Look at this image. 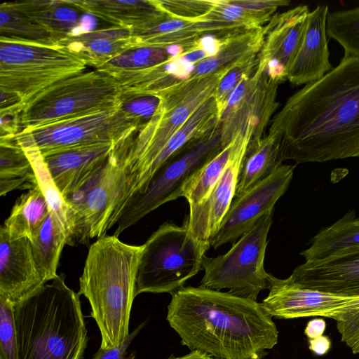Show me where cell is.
<instances>
[{
    "label": "cell",
    "instance_id": "6da1fadb",
    "mask_svg": "<svg viewBox=\"0 0 359 359\" xmlns=\"http://www.w3.org/2000/svg\"><path fill=\"white\" fill-rule=\"evenodd\" d=\"M267 135L278 144L282 163L359 158V57L344 55L336 67L291 95Z\"/></svg>",
    "mask_w": 359,
    "mask_h": 359
},
{
    "label": "cell",
    "instance_id": "7a4b0ae2",
    "mask_svg": "<svg viewBox=\"0 0 359 359\" xmlns=\"http://www.w3.org/2000/svg\"><path fill=\"white\" fill-rule=\"evenodd\" d=\"M171 296L166 320L191 351L263 359L278 343L275 323L255 300L200 286H183Z\"/></svg>",
    "mask_w": 359,
    "mask_h": 359
},
{
    "label": "cell",
    "instance_id": "3957f363",
    "mask_svg": "<svg viewBox=\"0 0 359 359\" xmlns=\"http://www.w3.org/2000/svg\"><path fill=\"white\" fill-rule=\"evenodd\" d=\"M142 248L143 245H129L107 234L90 246L79 278V294L90 303V316L101 335V348L116 346L130 334Z\"/></svg>",
    "mask_w": 359,
    "mask_h": 359
},
{
    "label": "cell",
    "instance_id": "277c9868",
    "mask_svg": "<svg viewBox=\"0 0 359 359\" xmlns=\"http://www.w3.org/2000/svg\"><path fill=\"white\" fill-rule=\"evenodd\" d=\"M58 275L13 306L19 359H83L88 332L80 294Z\"/></svg>",
    "mask_w": 359,
    "mask_h": 359
},
{
    "label": "cell",
    "instance_id": "5b68a950",
    "mask_svg": "<svg viewBox=\"0 0 359 359\" xmlns=\"http://www.w3.org/2000/svg\"><path fill=\"white\" fill-rule=\"evenodd\" d=\"M231 69L190 77L157 95L160 104L154 116L127 142L124 182L114 217L133 195L145 189L154 161L165 144L198 107L213 97L220 80Z\"/></svg>",
    "mask_w": 359,
    "mask_h": 359
},
{
    "label": "cell",
    "instance_id": "8992f818",
    "mask_svg": "<svg viewBox=\"0 0 359 359\" xmlns=\"http://www.w3.org/2000/svg\"><path fill=\"white\" fill-rule=\"evenodd\" d=\"M210 245L191 230L188 216L182 226L165 222L143 244L137 278L136 296L144 292L172 293L203 269Z\"/></svg>",
    "mask_w": 359,
    "mask_h": 359
},
{
    "label": "cell",
    "instance_id": "52a82bcc",
    "mask_svg": "<svg viewBox=\"0 0 359 359\" xmlns=\"http://www.w3.org/2000/svg\"><path fill=\"white\" fill-rule=\"evenodd\" d=\"M116 81L99 70L83 72L50 86L31 98L20 114V131L118 107Z\"/></svg>",
    "mask_w": 359,
    "mask_h": 359
},
{
    "label": "cell",
    "instance_id": "ba28073f",
    "mask_svg": "<svg viewBox=\"0 0 359 359\" xmlns=\"http://www.w3.org/2000/svg\"><path fill=\"white\" fill-rule=\"evenodd\" d=\"M223 148L219 121L165 161L145 189L125 203L114 222V235L118 237L161 205L181 197L187 181Z\"/></svg>",
    "mask_w": 359,
    "mask_h": 359
},
{
    "label": "cell",
    "instance_id": "9c48e42d",
    "mask_svg": "<svg viewBox=\"0 0 359 359\" xmlns=\"http://www.w3.org/2000/svg\"><path fill=\"white\" fill-rule=\"evenodd\" d=\"M86 64L66 46L0 40V90L25 104L58 81L84 72Z\"/></svg>",
    "mask_w": 359,
    "mask_h": 359
},
{
    "label": "cell",
    "instance_id": "30bf717a",
    "mask_svg": "<svg viewBox=\"0 0 359 359\" xmlns=\"http://www.w3.org/2000/svg\"><path fill=\"white\" fill-rule=\"evenodd\" d=\"M272 217L273 210L262 215L226 253L216 257L205 255L199 286L217 291L229 289L236 296L257 301L259 292L269 286L270 274L264 261Z\"/></svg>",
    "mask_w": 359,
    "mask_h": 359
},
{
    "label": "cell",
    "instance_id": "8fae6325",
    "mask_svg": "<svg viewBox=\"0 0 359 359\" xmlns=\"http://www.w3.org/2000/svg\"><path fill=\"white\" fill-rule=\"evenodd\" d=\"M138 130L119 108L76 116L19 132L11 140L41 155L61 149L101 144L118 145Z\"/></svg>",
    "mask_w": 359,
    "mask_h": 359
},
{
    "label": "cell",
    "instance_id": "7c38bea8",
    "mask_svg": "<svg viewBox=\"0 0 359 359\" xmlns=\"http://www.w3.org/2000/svg\"><path fill=\"white\" fill-rule=\"evenodd\" d=\"M266 67L259 58L252 74L245 76L230 96L220 117L224 147L238 134L250 136V142L264 137L279 106L276 98L281 83L269 75Z\"/></svg>",
    "mask_w": 359,
    "mask_h": 359
},
{
    "label": "cell",
    "instance_id": "4fadbf2b",
    "mask_svg": "<svg viewBox=\"0 0 359 359\" xmlns=\"http://www.w3.org/2000/svg\"><path fill=\"white\" fill-rule=\"evenodd\" d=\"M295 165L282 164L272 174L240 196L233 198L219 229L210 241L217 249L226 243H235L273 207L287 190Z\"/></svg>",
    "mask_w": 359,
    "mask_h": 359
},
{
    "label": "cell",
    "instance_id": "5bb4252c",
    "mask_svg": "<svg viewBox=\"0 0 359 359\" xmlns=\"http://www.w3.org/2000/svg\"><path fill=\"white\" fill-rule=\"evenodd\" d=\"M126 151L125 141L116 146L108 157L100 177L75 217L74 245H87L90 239L106 235L123 189Z\"/></svg>",
    "mask_w": 359,
    "mask_h": 359
},
{
    "label": "cell",
    "instance_id": "9a60e30c",
    "mask_svg": "<svg viewBox=\"0 0 359 359\" xmlns=\"http://www.w3.org/2000/svg\"><path fill=\"white\" fill-rule=\"evenodd\" d=\"M269 282V294L261 304L269 316L278 319L321 316L334 320L359 299L306 288L271 274Z\"/></svg>",
    "mask_w": 359,
    "mask_h": 359
},
{
    "label": "cell",
    "instance_id": "2e32d148",
    "mask_svg": "<svg viewBox=\"0 0 359 359\" xmlns=\"http://www.w3.org/2000/svg\"><path fill=\"white\" fill-rule=\"evenodd\" d=\"M251 137L236 135L226 168L208 197L201 203L189 208V223L194 236L210 245L218 231L222 221L235 197L240 168Z\"/></svg>",
    "mask_w": 359,
    "mask_h": 359
},
{
    "label": "cell",
    "instance_id": "e0dca14e",
    "mask_svg": "<svg viewBox=\"0 0 359 359\" xmlns=\"http://www.w3.org/2000/svg\"><path fill=\"white\" fill-rule=\"evenodd\" d=\"M309 13L307 6H298L273 15L263 26L265 39L259 57L266 62L269 75L281 83L301 46Z\"/></svg>",
    "mask_w": 359,
    "mask_h": 359
},
{
    "label": "cell",
    "instance_id": "ac0fdd59",
    "mask_svg": "<svg viewBox=\"0 0 359 359\" xmlns=\"http://www.w3.org/2000/svg\"><path fill=\"white\" fill-rule=\"evenodd\" d=\"M288 278L304 287L346 297H359V246L305 262Z\"/></svg>",
    "mask_w": 359,
    "mask_h": 359
},
{
    "label": "cell",
    "instance_id": "d6986e66",
    "mask_svg": "<svg viewBox=\"0 0 359 359\" xmlns=\"http://www.w3.org/2000/svg\"><path fill=\"white\" fill-rule=\"evenodd\" d=\"M46 283L41 275L29 239L11 237L0 228V298L13 306Z\"/></svg>",
    "mask_w": 359,
    "mask_h": 359
},
{
    "label": "cell",
    "instance_id": "ffe728a7",
    "mask_svg": "<svg viewBox=\"0 0 359 359\" xmlns=\"http://www.w3.org/2000/svg\"><path fill=\"white\" fill-rule=\"evenodd\" d=\"M238 25L219 21H191L167 15L140 29L131 30L134 47H183L186 51L197 48L199 39L205 35L225 36L244 31Z\"/></svg>",
    "mask_w": 359,
    "mask_h": 359
},
{
    "label": "cell",
    "instance_id": "44dd1931",
    "mask_svg": "<svg viewBox=\"0 0 359 359\" xmlns=\"http://www.w3.org/2000/svg\"><path fill=\"white\" fill-rule=\"evenodd\" d=\"M116 146L101 143L40 154L53 182L64 197L102 167Z\"/></svg>",
    "mask_w": 359,
    "mask_h": 359
},
{
    "label": "cell",
    "instance_id": "7402d4cb",
    "mask_svg": "<svg viewBox=\"0 0 359 359\" xmlns=\"http://www.w3.org/2000/svg\"><path fill=\"white\" fill-rule=\"evenodd\" d=\"M328 13L327 5L318 6L310 11L303 41L287 73V79L292 84L316 81L332 69L326 33Z\"/></svg>",
    "mask_w": 359,
    "mask_h": 359
},
{
    "label": "cell",
    "instance_id": "603a6c76",
    "mask_svg": "<svg viewBox=\"0 0 359 359\" xmlns=\"http://www.w3.org/2000/svg\"><path fill=\"white\" fill-rule=\"evenodd\" d=\"M81 12L130 30L140 29L167 16L156 0H67Z\"/></svg>",
    "mask_w": 359,
    "mask_h": 359
},
{
    "label": "cell",
    "instance_id": "cb8c5ba5",
    "mask_svg": "<svg viewBox=\"0 0 359 359\" xmlns=\"http://www.w3.org/2000/svg\"><path fill=\"white\" fill-rule=\"evenodd\" d=\"M60 43L95 69L135 46L130 29L113 26L72 34Z\"/></svg>",
    "mask_w": 359,
    "mask_h": 359
},
{
    "label": "cell",
    "instance_id": "d4e9b609",
    "mask_svg": "<svg viewBox=\"0 0 359 359\" xmlns=\"http://www.w3.org/2000/svg\"><path fill=\"white\" fill-rule=\"evenodd\" d=\"M194 65H184L180 55L143 70L113 77L123 95H158L170 86L190 77Z\"/></svg>",
    "mask_w": 359,
    "mask_h": 359
},
{
    "label": "cell",
    "instance_id": "484cf974",
    "mask_svg": "<svg viewBox=\"0 0 359 359\" xmlns=\"http://www.w3.org/2000/svg\"><path fill=\"white\" fill-rule=\"evenodd\" d=\"M264 39L263 27L238 32L222 37L217 53L195 64L190 77L207 76L230 69L243 60L259 55Z\"/></svg>",
    "mask_w": 359,
    "mask_h": 359
},
{
    "label": "cell",
    "instance_id": "4316f807",
    "mask_svg": "<svg viewBox=\"0 0 359 359\" xmlns=\"http://www.w3.org/2000/svg\"><path fill=\"white\" fill-rule=\"evenodd\" d=\"M300 252L305 262L323 259L341 250L359 246V217L349 210L332 224L322 228Z\"/></svg>",
    "mask_w": 359,
    "mask_h": 359
},
{
    "label": "cell",
    "instance_id": "83f0119b",
    "mask_svg": "<svg viewBox=\"0 0 359 359\" xmlns=\"http://www.w3.org/2000/svg\"><path fill=\"white\" fill-rule=\"evenodd\" d=\"M11 4L48 30L59 43L73 34L81 23L82 12L67 0H32Z\"/></svg>",
    "mask_w": 359,
    "mask_h": 359
},
{
    "label": "cell",
    "instance_id": "f1b7e54d",
    "mask_svg": "<svg viewBox=\"0 0 359 359\" xmlns=\"http://www.w3.org/2000/svg\"><path fill=\"white\" fill-rule=\"evenodd\" d=\"M36 266L46 283L58 275L57 269L65 245L67 232L57 217L50 211L29 240Z\"/></svg>",
    "mask_w": 359,
    "mask_h": 359
},
{
    "label": "cell",
    "instance_id": "f546056e",
    "mask_svg": "<svg viewBox=\"0 0 359 359\" xmlns=\"http://www.w3.org/2000/svg\"><path fill=\"white\" fill-rule=\"evenodd\" d=\"M282 164L278 145L271 137L267 135L250 142L240 168L235 197L266 179Z\"/></svg>",
    "mask_w": 359,
    "mask_h": 359
},
{
    "label": "cell",
    "instance_id": "4dcf8cb0",
    "mask_svg": "<svg viewBox=\"0 0 359 359\" xmlns=\"http://www.w3.org/2000/svg\"><path fill=\"white\" fill-rule=\"evenodd\" d=\"M49 212L46 198L37 185L18 198L2 226L11 237L30 240Z\"/></svg>",
    "mask_w": 359,
    "mask_h": 359
},
{
    "label": "cell",
    "instance_id": "1f68e13d",
    "mask_svg": "<svg viewBox=\"0 0 359 359\" xmlns=\"http://www.w3.org/2000/svg\"><path fill=\"white\" fill-rule=\"evenodd\" d=\"M38 185L32 163L26 152L11 139L0 140V195L15 189Z\"/></svg>",
    "mask_w": 359,
    "mask_h": 359
},
{
    "label": "cell",
    "instance_id": "d6a6232c",
    "mask_svg": "<svg viewBox=\"0 0 359 359\" xmlns=\"http://www.w3.org/2000/svg\"><path fill=\"white\" fill-rule=\"evenodd\" d=\"M0 40L44 45L60 43L48 30L11 2L0 5Z\"/></svg>",
    "mask_w": 359,
    "mask_h": 359
},
{
    "label": "cell",
    "instance_id": "836d02e7",
    "mask_svg": "<svg viewBox=\"0 0 359 359\" xmlns=\"http://www.w3.org/2000/svg\"><path fill=\"white\" fill-rule=\"evenodd\" d=\"M185 52L186 50L181 46L133 47L106 62L96 69L113 76L153 67Z\"/></svg>",
    "mask_w": 359,
    "mask_h": 359
},
{
    "label": "cell",
    "instance_id": "e575fe53",
    "mask_svg": "<svg viewBox=\"0 0 359 359\" xmlns=\"http://www.w3.org/2000/svg\"><path fill=\"white\" fill-rule=\"evenodd\" d=\"M232 149L233 140L185 184L182 196L187 199L189 208L201 203L210 194L228 165Z\"/></svg>",
    "mask_w": 359,
    "mask_h": 359
},
{
    "label": "cell",
    "instance_id": "d590c367",
    "mask_svg": "<svg viewBox=\"0 0 359 359\" xmlns=\"http://www.w3.org/2000/svg\"><path fill=\"white\" fill-rule=\"evenodd\" d=\"M25 151L32 163L38 185L46 198L50 211L55 213L67 232V245H74L72 241L74 223L63 196L60 194L49 175L40 153L34 149H27Z\"/></svg>",
    "mask_w": 359,
    "mask_h": 359
},
{
    "label": "cell",
    "instance_id": "8d00e7d4",
    "mask_svg": "<svg viewBox=\"0 0 359 359\" xmlns=\"http://www.w3.org/2000/svg\"><path fill=\"white\" fill-rule=\"evenodd\" d=\"M326 33L342 46L344 55L359 57V7L329 13Z\"/></svg>",
    "mask_w": 359,
    "mask_h": 359
},
{
    "label": "cell",
    "instance_id": "74e56055",
    "mask_svg": "<svg viewBox=\"0 0 359 359\" xmlns=\"http://www.w3.org/2000/svg\"><path fill=\"white\" fill-rule=\"evenodd\" d=\"M272 13L242 8L231 0H215L210 11L200 21H219L238 25L245 30L263 27L273 16Z\"/></svg>",
    "mask_w": 359,
    "mask_h": 359
},
{
    "label": "cell",
    "instance_id": "f35d334b",
    "mask_svg": "<svg viewBox=\"0 0 359 359\" xmlns=\"http://www.w3.org/2000/svg\"><path fill=\"white\" fill-rule=\"evenodd\" d=\"M259 59L257 55L242 61L231 68L220 80L213 95L220 117L230 96L243 79L252 74L258 65Z\"/></svg>",
    "mask_w": 359,
    "mask_h": 359
},
{
    "label": "cell",
    "instance_id": "ab89813d",
    "mask_svg": "<svg viewBox=\"0 0 359 359\" xmlns=\"http://www.w3.org/2000/svg\"><path fill=\"white\" fill-rule=\"evenodd\" d=\"M159 104L156 95L121 94L119 108L139 130L152 118Z\"/></svg>",
    "mask_w": 359,
    "mask_h": 359
},
{
    "label": "cell",
    "instance_id": "60d3db41",
    "mask_svg": "<svg viewBox=\"0 0 359 359\" xmlns=\"http://www.w3.org/2000/svg\"><path fill=\"white\" fill-rule=\"evenodd\" d=\"M0 359H19L13 305L0 298Z\"/></svg>",
    "mask_w": 359,
    "mask_h": 359
},
{
    "label": "cell",
    "instance_id": "b9f144b4",
    "mask_svg": "<svg viewBox=\"0 0 359 359\" xmlns=\"http://www.w3.org/2000/svg\"><path fill=\"white\" fill-rule=\"evenodd\" d=\"M168 15L191 21H200L212 8L215 1L205 0H156Z\"/></svg>",
    "mask_w": 359,
    "mask_h": 359
},
{
    "label": "cell",
    "instance_id": "7bdbcfd3",
    "mask_svg": "<svg viewBox=\"0 0 359 359\" xmlns=\"http://www.w3.org/2000/svg\"><path fill=\"white\" fill-rule=\"evenodd\" d=\"M334 320L341 341L351 348L359 340V299Z\"/></svg>",
    "mask_w": 359,
    "mask_h": 359
},
{
    "label": "cell",
    "instance_id": "ee69618b",
    "mask_svg": "<svg viewBox=\"0 0 359 359\" xmlns=\"http://www.w3.org/2000/svg\"><path fill=\"white\" fill-rule=\"evenodd\" d=\"M146 322L138 325L129 336L120 344L111 348L103 349L100 348L93 359H136L135 352L128 355L127 349L138 333L143 328Z\"/></svg>",
    "mask_w": 359,
    "mask_h": 359
},
{
    "label": "cell",
    "instance_id": "f6af8a7d",
    "mask_svg": "<svg viewBox=\"0 0 359 359\" xmlns=\"http://www.w3.org/2000/svg\"><path fill=\"white\" fill-rule=\"evenodd\" d=\"M232 3L242 8L274 13L278 8L288 6V0H231Z\"/></svg>",
    "mask_w": 359,
    "mask_h": 359
},
{
    "label": "cell",
    "instance_id": "bcb514c9",
    "mask_svg": "<svg viewBox=\"0 0 359 359\" xmlns=\"http://www.w3.org/2000/svg\"><path fill=\"white\" fill-rule=\"evenodd\" d=\"M221 39H217L212 35H205L198 39L197 47L203 50L207 54L208 57L215 56L219 50Z\"/></svg>",
    "mask_w": 359,
    "mask_h": 359
},
{
    "label": "cell",
    "instance_id": "7dc6e473",
    "mask_svg": "<svg viewBox=\"0 0 359 359\" xmlns=\"http://www.w3.org/2000/svg\"><path fill=\"white\" fill-rule=\"evenodd\" d=\"M308 342L309 350L314 354L320 356L327 353L332 346L330 339L325 335L314 339H309Z\"/></svg>",
    "mask_w": 359,
    "mask_h": 359
},
{
    "label": "cell",
    "instance_id": "c3c4849f",
    "mask_svg": "<svg viewBox=\"0 0 359 359\" xmlns=\"http://www.w3.org/2000/svg\"><path fill=\"white\" fill-rule=\"evenodd\" d=\"M326 329V322L323 318L309 320L304 329V334L308 339H314L323 335Z\"/></svg>",
    "mask_w": 359,
    "mask_h": 359
},
{
    "label": "cell",
    "instance_id": "681fc988",
    "mask_svg": "<svg viewBox=\"0 0 359 359\" xmlns=\"http://www.w3.org/2000/svg\"><path fill=\"white\" fill-rule=\"evenodd\" d=\"M167 359H213L208 355L204 354L199 351H191L189 353L182 356L175 357L174 355L170 356Z\"/></svg>",
    "mask_w": 359,
    "mask_h": 359
},
{
    "label": "cell",
    "instance_id": "f907efd6",
    "mask_svg": "<svg viewBox=\"0 0 359 359\" xmlns=\"http://www.w3.org/2000/svg\"><path fill=\"white\" fill-rule=\"evenodd\" d=\"M351 351L353 353H359V340L352 346Z\"/></svg>",
    "mask_w": 359,
    "mask_h": 359
}]
</instances>
